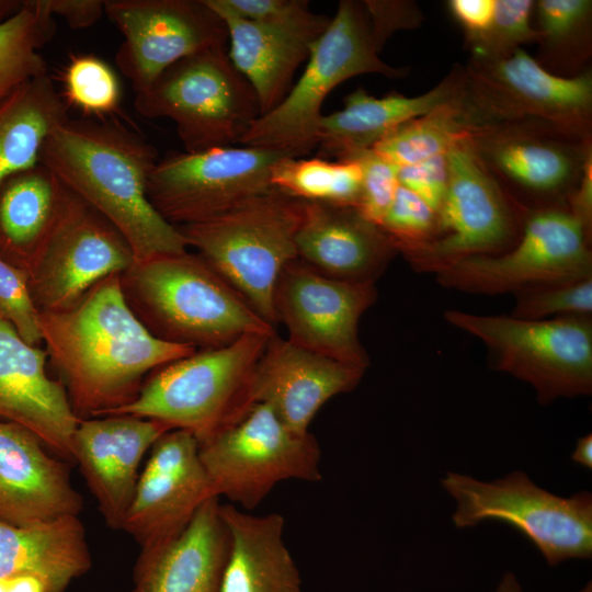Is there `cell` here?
Listing matches in <instances>:
<instances>
[{
  "mask_svg": "<svg viewBox=\"0 0 592 592\" xmlns=\"http://www.w3.org/2000/svg\"><path fill=\"white\" fill-rule=\"evenodd\" d=\"M205 2L226 25L229 59L253 88L261 115L271 112L291 90L295 71L331 19L312 13L293 23H257L236 15L223 0Z\"/></svg>",
  "mask_w": 592,
  "mask_h": 592,
  "instance_id": "603a6c76",
  "label": "cell"
},
{
  "mask_svg": "<svg viewBox=\"0 0 592 592\" xmlns=\"http://www.w3.org/2000/svg\"><path fill=\"white\" fill-rule=\"evenodd\" d=\"M69 118L50 76H38L0 101V184L38 162L49 134Z\"/></svg>",
  "mask_w": 592,
  "mask_h": 592,
  "instance_id": "4dcf8cb0",
  "label": "cell"
},
{
  "mask_svg": "<svg viewBox=\"0 0 592 592\" xmlns=\"http://www.w3.org/2000/svg\"><path fill=\"white\" fill-rule=\"evenodd\" d=\"M303 202L297 258L333 278L375 283L398 253L390 237L355 207Z\"/></svg>",
  "mask_w": 592,
  "mask_h": 592,
  "instance_id": "d4e9b609",
  "label": "cell"
},
{
  "mask_svg": "<svg viewBox=\"0 0 592 592\" xmlns=\"http://www.w3.org/2000/svg\"><path fill=\"white\" fill-rule=\"evenodd\" d=\"M481 126L463 94L388 133L371 149L395 167L445 155L460 138Z\"/></svg>",
  "mask_w": 592,
  "mask_h": 592,
  "instance_id": "1f68e13d",
  "label": "cell"
},
{
  "mask_svg": "<svg viewBox=\"0 0 592 592\" xmlns=\"http://www.w3.org/2000/svg\"><path fill=\"white\" fill-rule=\"evenodd\" d=\"M274 334H246L166 364L144 382L132 402L107 415L157 420L201 442L249 410L251 375Z\"/></svg>",
  "mask_w": 592,
  "mask_h": 592,
  "instance_id": "5b68a950",
  "label": "cell"
},
{
  "mask_svg": "<svg viewBox=\"0 0 592 592\" xmlns=\"http://www.w3.org/2000/svg\"><path fill=\"white\" fill-rule=\"evenodd\" d=\"M119 275L65 309L38 311L45 351L80 419L128 405L146 374L196 351L150 333L127 305Z\"/></svg>",
  "mask_w": 592,
  "mask_h": 592,
  "instance_id": "6da1fadb",
  "label": "cell"
},
{
  "mask_svg": "<svg viewBox=\"0 0 592 592\" xmlns=\"http://www.w3.org/2000/svg\"><path fill=\"white\" fill-rule=\"evenodd\" d=\"M7 591V578H0V592Z\"/></svg>",
  "mask_w": 592,
  "mask_h": 592,
  "instance_id": "816d5d0a",
  "label": "cell"
},
{
  "mask_svg": "<svg viewBox=\"0 0 592 592\" xmlns=\"http://www.w3.org/2000/svg\"><path fill=\"white\" fill-rule=\"evenodd\" d=\"M532 0H496L488 29L468 39L473 59L496 61L506 58L521 45L538 42L539 33L531 26Z\"/></svg>",
  "mask_w": 592,
  "mask_h": 592,
  "instance_id": "8d00e7d4",
  "label": "cell"
},
{
  "mask_svg": "<svg viewBox=\"0 0 592 592\" xmlns=\"http://www.w3.org/2000/svg\"><path fill=\"white\" fill-rule=\"evenodd\" d=\"M105 14L124 37L115 62L136 94L180 59L228 44L205 0H105Z\"/></svg>",
  "mask_w": 592,
  "mask_h": 592,
  "instance_id": "2e32d148",
  "label": "cell"
},
{
  "mask_svg": "<svg viewBox=\"0 0 592 592\" xmlns=\"http://www.w3.org/2000/svg\"><path fill=\"white\" fill-rule=\"evenodd\" d=\"M365 371L274 334L254 366L248 400L267 405L291 430L305 434L320 408L353 390Z\"/></svg>",
  "mask_w": 592,
  "mask_h": 592,
  "instance_id": "44dd1931",
  "label": "cell"
},
{
  "mask_svg": "<svg viewBox=\"0 0 592 592\" xmlns=\"http://www.w3.org/2000/svg\"><path fill=\"white\" fill-rule=\"evenodd\" d=\"M363 1L342 0L322 35L314 43L305 71L283 101L259 116L239 145L303 158L318 146L321 107L327 95L346 79L365 73L402 78L407 71L379 58Z\"/></svg>",
  "mask_w": 592,
  "mask_h": 592,
  "instance_id": "277c9868",
  "label": "cell"
},
{
  "mask_svg": "<svg viewBox=\"0 0 592 592\" xmlns=\"http://www.w3.org/2000/svg\"><path fill=\"white\" fill-rule=\"evenodd\" d=\"M67 104H72L88 115L109 114L121 102L119 80L111 66L92 54H75L62 72Z\"/></svg>",
  "mask_w": 592,
  "mask_h": 592,
  "instance_id": "d590c367",
  "label": "cell"
},
{
  "mask_svg": "<svg viewBox=\"0 0 592 592\" xmlns=\"http://www.w3.org/2000/svg\"><path fill=\"white\" fill-rule=\"evenodd\" d=\"M285 157L246 146L171 151L156 162L147 195L161 217L175 227L205 221L272 189L271 170Z\"/></svg>",
  "mask_w": 592,
  "mask_h": 592,
  "instance_id": "5bb4252c",
  "label": "cell"
},
{
  "mask_svg": "<svg viewBox=\"0 0 592 592\" xmlns=\"http://www.w3.org/2000/svg\"><path fill=\"white\" fill-rule=\"evenodd\" d=\"M469 138L477 156L512 200L517 192L540 202L569 201L591 158L590 139L538 121L485 125Z\"/></svg>",
  "mask_w": 592,
  "mask_h": 592,
  "instance_id": "ac0fdd59",
  "label": "cell"
},
{
  "mask_svg": "<svg viewBox=\"0 0 592 592\" xmlns=\"http://www.w3.org/2000/svg\"><path fill=\"white\" fill-rule=\"evenodd\" d=\"M588 234L568 209H531L511 249L460 260L435 274L436 280L446 288L493 296L592 277Z\"/></svg>",
  "mask_w": 592,
  "mask_h": 592,
  "instance_id": "7c38bea8",
  "label": "cell"
},
{
  "mask_svg": "<svg viewBox=\"0 0 592 592\" xmlns=\"http://www.w3.org/2000/svg\"><path fill=\"white\" fill-rule=\"evenodd\" d=\"M397 177L400 185L415 193L439 213L447 187L446 153L419 163L397 167Z\"/></svg>",
  "mask_w": 592,
  "mask_h": 592,
  "instance_id": "b9f144b4",
  "label": "cell"
},
{
  "mask_svg": "<svg viewBox=\"0 0 592 592\" xmlns=\"http://www.w3.org/2000/svg\"><path fill=\"white\" fill-rule=\"evenodd\" d=\"M444 317L483 342L492 368L530 384L540 405L592 394L590 317L528 320L460 310Z\"/></svg>",
  "mask_w": 592,
  "mask_h": 592,
  "instance_id": "9c48e42d",
  "label": "cell"
},
{
  "mask_svg": "<svg viewBox=\"0 0 592 592\" xmlns=\"http://www.w3.org/2000/svg\"><path fill=\"white\" fill-rule=\"evenodd\" d=\"M465 73V99L483 125L531 119L590 139V71L553 73L521 47L496 61L471 58Z\"/></svg>",
  "mask_w": 592,
  "mask_h": 592,
  "instance_id": "4fadbf2b",
  "label": "cell"
},
{
  "mask_svg": "<svg viewBox=\"0 0 592 592\" xmlns=\"http://www.w3.org/2000/svg\"><path fill=\"white\" fill-rule=\"evenodd\" d=\"M54 18L41 0H24V7L0 23V101L25 82L47 73L39 50L53 38Z\"/></svg>",
  "mask_w": 592,
  "mask_h": 592,
  "instance_id": "836d02e7",
  "label": "cell"
},
{
  "mask_svg": "<svg viewBox=\"0 0 592 592\" xmlns=\"http://www.w3.org/2000/svg\"><path fill=\"white\" fill-rule=\"evenodd\" d=\"M0 317L29 344L38 346L42 342L38 310L30 292L27 273L1 257Z\"/></svg>",
  "mask_w": 592,
  "mask_h": 592,
  "instance_id": "ab89813d",
  "label": "cell"
},
{
  "mask_svg": "<svg viewBox=\"0 0 592 592\" xmlns=\"http://www.w3.org/2000/svg\"><path fill=\"white\" fill-rule=\"evenodd\" d=\"M270 182L300 201L356 208L362 170L354 160L285 157L273 166Z\"/></svg>",
  "mask_w": 592,
  "mask_h": 592,
  "instance_id": "d6a6232c",
  "label": "cell"
},
{
  "mask_svg": "<svg viewBox=\"0 0 592 592\" xmlns=\"http://www.w3.org/2000/svg\"><path fill=\"white\" fill-rule=\"evenodd\" d=\"M379 227L398 249L434 238L437 214L420 196L399 184Z\"/></svg>",
  "mask_w": 592,
  "mask_h": 592,
  "instance_id": "f35d334b",
  "label": "cell"
},
{
  "mask_svg": "<svg viewBox=\"0 0 592 592\" xmlns=\"http://www.w3.org/2000/svg\"><path fill=\"white\" fill-rule=\"evenodd\" d=\"M496 0H451L448 8L455 20L462 24L466 39L485 32L493 16Z\"/></svg>",
  "mask_w": 592,
  "mask_h": 592,
  "instance_id": "bcb514c9",
  "label": "cell"
},
{
  "mask_svg": "<svg viewBox=\"0 0 592 592\" xmlns=\"http://www.w3.org/2000/svg\"><path fill=\"white\" fill-rule=\"evenodd\" d=\"M134 107L146 118L173 121L187 152L239 144L261 116L257 94L230 61L227 46L174 62L136 94Z\"/></svg>",
  "mask_w": 592,
  "mask_h": 592,
  "instance_id": "52a82bcc",
  "label": "cell"
},
{
  "mask_svg": "<svg viewBox=\"0 0 592 592\" xmlns=\"http://www.w3.org/2000/svg\"><path fill=\"white\" fill-rule=\"evenodd\" d=\"M539 43L544 55L556 61L587 57L592 14L590 0H540L535 2Z\"/></svg>",
  "mask_w": 592,
  "mask_h": 592,
  "instance_id": "e575fe53",
  "label": "cell"
},
{
  "mask_svg": "<svg viewBox=\"0 0 592 592\" xmlns=\"http://www.w3.org/2000/svg\"><path fill=\"white\" fill-rule=\"evenodd\" d=\"M215 497L196 437L184 430L168 431L150 448L122 530L138 543L139 554L155 551L177 538Z\"/></svg>",
  "mask_w": 592,
  "mask_h": 592,
  "instance_id": "d6986e66",
  "label": "cell"
},
{
  "mask_svg": "<svg viewBox=\"0 0 592 592\" xmlns=\"http://www.w3.org/2000/svg\"><path fill=\"white\" fill-rule=\"evenodd\" d=\"M241 19L257 23H293L314 12L307 0H223Z\"/></svg>",
  "mask_w": 592,
  "mask_h": 592,
  "instance_id": "7bdbcfd3",
  "label": "cell"
},
{
  "mask_svg": "<svg viewBox=\"0 0 592 592\" xmlns=\"http://www.w3.org/2000/svg\"><path fill=\"white\" fill-rule=\"evenodd\" d=\"M228 551L217 592H304L299 570L283 538L284 517L254 515L220 504Z\"/></svg>",
  "mask_w": 592,
  "mask_h": 592,
  "instance_id": "83f0119b",
  "label": "cell"
},
{
  "mask_svg": "<svg viewBox=\"0 0 592 592\" xmlns=\"http://www.w3.org/2000/svg\"><path fill=\"white\" fill-rule=\"evenodd\" d=\"M512 317L540 320L549 317H590L592 277L557 284L532 286L513 293Z\"/></svg>",
  "mask_w": 592,
  "mask_h": 592,
  "instance_id": "74e56055",
  "label": "cell"
},
{
  "mask_svg": "<svg viewBox=\"0 0 592 592\" xmlns=\"http://www.w3.org/2000/svg\"><path fill=\"white\" fill-rule=\"evenodd\" d=\"M135 262L129 243L116 227L75 194L26 270L30 292L38 311L61 310Z\"/></svg>",
  "mask_w": 592,
  "mask_h": 592,
  "instance_id": "e0dca14e",
  "label": "cell"
},
{
  "mask_svg": "<svg viewBox=\"0 0 592 592\" xmlns=\"http://www.w3.org/2000/svg\"><path fill=\"white\" fill-rule=\"evenodd\" d=\"M496 592H524L522 585L513 572H505L496 589ZM577 592H592V584L588 582Z\"/></svg>",
  "mask_w": 592,
  "mask_h": 592,
  "instance_id": "681fc988",
  "label": "cell"
},
{
  "mask_svg": "<svg viewBox=\"0 0 592 592\" xmlns=\"http://www.w3.org/2000/svg\"><path fill=\"white\" fill-rule=\"evenodd\" d=\"M571 460L584 467L592 468V435L591 433L578 439L576 447L571 453Z\"/></svg>",
  "mask_w": 592,
  "mask_h": 592,
  "instance_id": "c3c4849f",
  "label": "cell"
},
{
  "mask_svg": "<svg viewBox=\"0 0 592 592\" xmlns=\"http://www.w3.org/2000/svg\"><path fill=\"white\" fill-rule=\"evenodd\" d=\"M92 565L86 530L69 514L26 526L0 521V578L33 574L47 592H65Z\"/></svg>",
  "mask_w": 592,
  "mask_h": 592,
  "instance_id": "f546056e",
  "label": "cell"
},
{
  "mask_svg": "<svg viewBox=\"0 0 592 592\" xmlns=\"http://www.w3.org/2000/svg\"><path fill=\"white\" fill-rule=\"evenodd\" d=\"M304 202L270 189L205 221L177 227L187 248L224 277L269 323L277 278L297 259Z\"/></svg>",
  "mask_w": 592,
  "mask_h": 592,
  "instance_id": "8992f818",
  "label": "cell"
},
{
  "mask_svg": "<svg viewBox=\"0 0 592 592\" xmlns=\"http://www.w3.org/2000/svg\"><path fill=\"white\" fill-rule=\"evenodd\" d=\"M5 592H47V588L33 574H18L7 578Z\"/></svg>",
  "mask_w": 592,
  "mask_h": 592,
  "instance_id": "7dc6e473",
  "label": "cell"
},
{
  "mask_svg": "<svg viewBox=\"0 0 592 592\" xmlns=\"http://www.w3.org/2000/svg\"><path fill=\"white\" fill-rule=\"evenodd\" d=\"M52 15L62 18L71 29H86L105 14L104 0H41Z\"/></svg>",
  "mask_w": 592,
  "mask_h": 592,
  "instance_id": "f6af8a7d",
  "label": "cell"
},
{
  "mask_svg": "<svg viewBox=\"0 0 592 592\" xmlns=\"http://www.w3.org/2000/svg\"><path fill=\"white\" fill-rule=\"evenodd\" d=\"M465 83V68L457 67L433 89L418 96L391 92L375 98L356 89L343 99L342 110L322 115L317 146L320 158L348 160L371 149L401 124L459 98Z\"/></svg>",
  "mask_w": 592,
  "mask_h": 592,
  "instance_id": "484cf974",
  "label": "cell"
},
{
  "mask_svg": "<svg viewBox=\"0 0 592 592\" xmlns=\"http://www.w3.org/2000/svg\"><path fill=\"white\" fill-rule=\"evenodd\" d=\"M455 502L456 528L487 521L509 524L524 535L549 566L592 557V493L560 497L521 470L493 480L447 471L440 480Z\"/></svg>",
  "mask_w": 592,
  "mask_h": 592,
  "instance_id": "ba28073f",
  "label": "cell"
},
{
  "mask_svg": "<svg viewBox=\"0 0 592 592\" xmlns=\"http://www.w3.org/2000/svg\"><path fill=\"white\" fill-rule=\"evenodd\" d=\"M363 3L382 47L394 32L419 25L420 12L410 1L364 0Z\"/></svg>",
  "mask_w": 592,
  "mask_h": 592,
  "instance_id": "ee69618b",
  "label": "cell"
},
{
  "mask_svg": "<svg viewBox=\"0 0 592 592\" xmlns=\"http://www.w3.org/2000/svg\"><path fill=\"white\" fill-rule=\"evenodd\" d=\"M171 429L129 414L81 419L72 439L76 462L111 528L122 530L138 481L139 465L156 441Z\"/></svg>",
  "mask_w": 592,
  "mask_h": 592,
  "instance_id": "ffe728a7",
  "label": "cell"
},
{
  "mask_svg": "<svg viewBox=\"0 0 592 592\" xmlns=\"http://www.w3.org/2000/svg\"><path fill=\"white\" fill-rule=\"evenodd\" d=\"M24 7V0H0V23L9 20Z\"/></svg>",
  "mask_w": 592,
  "mask_h": 592,
  "instance_id": "f907efd6",
  "label": "cell"
},
{
  "mask_svg": "<svg viewBox=\"0 0 592 592\" xmlns=\"http://www.w3.org/2000/svg\"><path fill=\"white\" fill-rule=\"evenodd\" d=\"M446 159L447 187L435 237L397 249L421 273L437 274L470 257L508 251L517 242L528 213L488 171L469 134L448 149Z\"/></svg>",
  "mask_w": 592,
  "mask_h": 592,
  "instance_id": "30bf717a",
  "label": "cell"
},
{
  "mask_svg": "<svg viewBox=\"0 0 592 592\" xmlns=\"http://www.w3.org/2000/svg\"><path fill=\"white\" fill-rule=\"evenodd\" d=\"M47 353L25 342L0 317V421L16 423L61 458L72 462L79 421L66 389L46 372Z\"/></svg>",
  "mask_w": 592,
  "mask_h": 592,
  "instance_id": "7402d4cb",
  "label": "cell"
},
{
  "mask_svg": "<svg viewBox=\"0 0 592 592\" xmlns=\"http://www.w3.org/2000/svg\"><path fill=\"white\" fill-rule=\"evenodd\" d=\"M220 504L209 499L177 538L139 554L133 592H217L228 551Z\"/></svg>",
  "mask_w": 592,
  "mask_h": 592,
  "instance_id": "4316f807",
  "label": "cell"
},
{
  "mask_svg": "<svg viewBox=\"0 0 592 592\" xmlns=\"http://www.w3.org/2000/svg\"><path fill=\"white\" fill-rule=\"evenodd\" d=\"M376 298L375 283L333 278L297 258L282 270L273 305L276 322L286 327L291 342L366 369L369 357L360 341L358 323Z\"/></svg>",
  "mask_w": 592,
  "mask_h": 592,
  "instance_id": "9a60e30c",
  "label": "cell"
},
{
  "mask_svg": "<svg viewBox=\"0 0 592 592\" xmlns=\"http://www.w3.org/2000/svg\"><path fill=\"white\" fill-rule=\"evenodd\" d=\"M348 160L356 161L362 170L356 209L366 219L380 226L399 185L397 167L373 149L361 151Z\"/></svg>",
  "mask_w": 592,
  "mask_h": 592,
  "instance_id": "60d3db41",
  "label": "cell"
},
{
  "mask_svg": "<svg viewBox=\"0 0 592 592\" xmlns=\"http://www.w3.org/2000/svg\"><path fill=\"white\" fill-rule=\"evenodd\" d=\"M82 505L67 465L31 431L0 421V521L26 526L78 515Z\"/></svg>",
  "mask_w": 592,
  "mask_h": 592,
  "instance_id": "cb8c5ba5",
  "label": "cell"
},
{
  "mask_svg": "<svg viewBox=\"0 0 592 592\" xmlns=\"http://www.w3.org/2000/svg\"><path fill=\"white\" fill-rule=\"evenodd\" d=\"M152 144L115 122L68 118L45 139L38 162L103 215L129 243L136 262L187 251L179 229L151 205Z\"/></svg>",
  "mask_w": 592,
  "mask_h": 592,
  "instance_id": "7a4b0ae2",
  "label": "cell"
},
{
  "mask_svg": "<svg viewBox=\"0 0 592 592\" xmlns=\"http://www.w3.org/2000/svg\"><path fill=\"white\" fill-rule=\"evenodd\" d=\"M73 195L41 162L8 177L0 184V257L26 271Z\"/></svg>",
  "mask_w": 592,
  "mask_h": 592,
  "instance_id": "f1b7e54d",
  "label": "cell"
},
{
  "mask_svg": "<svg viewBox=\"0 0 592 592\" xmlns=\"http://www.w3.org/2000/svg\"><path fill=\"white\" fill-rule=\"evenodd\" d=\"M119 278L134 315L161 340L212 349L246 334L275 333L198 253L135 262Z\"/></svg>",
  "mask_w": 592,
  "mask_h": 592,
  "instance_id": "3957f363",
  "label": "cell"
},
{
  "mask_svg": "<svg viewBox=\"0 0 592 592\" xmlns=\"http://www.w3.org/2000/svg\"><path fill=\"white\" fill-rule=\"evenodd\" d=\"M198 453L216 496L246 510L282 481L322 479L316 437L294 432L264 403L198 442Z\"/></svg>",
  "mask_w": 592,
  "mask_h": 592,
  "instance_id": "8fae6325",
  "label": "cell"
}]
</instances>
